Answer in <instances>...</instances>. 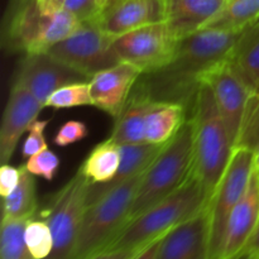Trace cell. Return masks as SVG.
Segmentation results:
<instances>
[{"label":"cell","mask_w":259,"mask_h":259,"mask_svg":"<svg viewBox=\"0 0 259 259\" xmlns=\"http://www.w3.org/2000/svg\"><path fill=\"white\" fill-rule=\"evenodd\" d=\"M91 187L93 184L78 168L53 196L46 218L53 235V250L48 259H72L83 214L90 204Z\"/></svg>","instance_id":"cell-8"},{"label":"cell","mask_w":259,"mask_h":259,"mask_svg":"<svg viewBox=\"0 0 259 259\" xmlns=\"http://www.w3.org/2000/svg\"><path fill=\"white\" fill-rule=\"evenodd\" d=\"M29 219H3L0 230V259H34L25 243Z\"/></svg>","instance_id":"cell-26"},{"label":"cell","mask_w":259,"mask_h":259,"mask_svg":"<svg viewBox=\"0 0 259 259\" xmlns=\"http://www.w3.org/2000/svg\"><path fill=\"white\" fill-rule=\"evenodd\" d=\"M96 2H98V4H99V7H100V9L103 10L104 8H105L106 5L109 4V2H110V0H96Z\"/></svg>","instance_id":"cell-40"},{"label":"cell","mask_w":259,"mask_h":259,"mask_svg":"<svg viewBox=\"0 0 259 259\" xmlns=\"http://www.w3.org/2000/svg\"><path fill=\"white\" fill-rule=\"evenodd\" d=\"M120 166V149L110 138L94 147L80 169L93 185L109 184Z\"/></svg>","instance_id":"cell-23"},{"label":"cell","mask_w":259,"mask_h":259,"mask_svg":"<svg viewBox=\"0 0 259 259\" xmlns=\"http://www.w3.org/2000/svg\"><path fill=\"white\" fill-rule=\"evenodd\" d=\"M228 0H166V20L177 39L201 29Z\"/></svg>","instance_id":"cell-19"},{"label":"cell","mask_w":259,"mask_h":259,"mask_svg":"<svg viewBox=\"0 0 259 259\" xmlns=\"http://www.w3.org/2000/svg\"><path fill=\"white\" fill-rule=\"evenodd\" d=\"M25 243L34 259H48L53 250V235L47 220H28L25 227Z\"/></svg>","instance_id":"cell-28"},{"label":"cell","mask_w":259,"mask_h":259,"mask_svg":"<svg viewBox=\"0 0 259 259\" xmlns=\"http://www.w3.org/2000/svg\"><path fill=\"white\" fill-rule=\"evenodd\" d=\"M186 111L187 108L182 104L158 101L147 118V143L166 144L171 141L187 120Z\"/></svg>","instance_id":"cell-21"},{"label":"cell","mask_w":259,"mask_h":259,"mask_svg":"<svg viewBox=\"0 0 259 259\" xmlns=\"http://www.w3.org/2000/svg\"><path fill=\"white\" fill-rule=\"evenodd\" d=\"M258 18L259 0H229L202 28L242 32Z\"/></svg>","instance_id":"cell-25"},{"label":"cell","mask_w":259,"mask_h":259,"mask_svg":"<svg viewBox=\"0 0 259 259\" xmlns=\"http://www.w3.org/2000/svg\"><path fill=\"white\" fill-rule=\"evenodd\" d=\"M254 172V151L237 146L209 202L210 259H219L232 211L244 196Z\"/></svg>","instance_id":"cell-7"},{"label":"cell","mask_w":259,"mask_h":259,"mask_svg":"<svg viewBox=\"0 0 259 259\" xmlns=\"http://www.w3.org/2000/svg\"><path fill=\"white\" fill-rule=\"evenodd\" d=\"M240 259H243V258H240Z\"/></svg>","instance_id":"cell-41"},{"label":"cell","mask_w":259,"mask_h":259,"mask_svg":"<svg viewBox=\"0 0 259 259\" xmlns=\"http://www.w3.org/2000/svg\"><path fill=\"white\" fill-rule=\"evenodd\" d=\"M243 259H259V224L242 255Z\"/></svg>","instance_id":"cell-35"},{"label":"cell","mask_w":259,"mask_h":259,"mask_svg":"<svg viewBox=\"0 0 259 259\" xmlns=\"http://www.w3.org/2000/svg\"><path fill=\"white\" fill-rule=\"evenodd\" d=\"M228 2H229V0H228Z\"/></svg>","instance_id":"cell-42"},{"label":"cell","mask_w":259,"mask_h":259,"mask_svg":"<svg viewBox=\"0 0 259 259\" xmlns=\"http://www.w3.org/2000/svg\"><path fill=\"white\" fill-rule=\"evenodd\" d=\"M200 83H205L212 91L220 115L235 147L248 101L253 93L228 60L222 61L205 71L200 77Z\"/></svg>","instance_id":"cell-11"},{"label":"cell","mask_w":259,"mask_h":259,"mask_svg":"<svg viewBox=\"0 0 259 259\" xmlns=\"http://www.w3.org/2000/svg\"><path fill=\"white\" fill-rule=\"evenodd\" d=\"M240 32L202 28L179 40L172 62L148 73L142 86L156 101L179 103L191 108L205 71L229 58Z\"/></svg>","instance_id":"cell-1"},{"label":"cell","mask_w":259,"mask_h":259,"mask_svg":"<svg viewBox=\"0 0 259 259\" xmlns=\"http://www.w3.org/2000/svg\"><path fill=\"white\" fill-rule=\"evenodd\" d=\"M254 171H255V175H257V179L259 182V143H258L257 149H255L254 152Z\"/></svg>","instance_id":"cell-39"},{"label":"cell","mask_w":259,"mask_h":259,"mask_svg":"<svg viewBox=\"0 0 259 259\" xmlns=\"http://www.w3.org/2000/svg\"><path fill=\"white\" fill-rule=\"evenodd\" d=\"M82 73L53 60L47 53L24 55L17 70L14 82L24 86L34 98L46 106V101L57 89L67 83L86 81Z\"/></svg>","instance_id":"cell-12"},{"label":"cell","mask_w":259,"mask_h":259,"mask_svg":"<svg viewBox=\"0 0 259 259\" xmlns=\"http://www.w3.org/2000/svg\"><path fill=\"white\" fill-rule=\"evenodd\" d=\"M63 9L75 15L80 23L98 20L101 14L96 0H65Z\"/></svg>","instance_id":"cell-32"},{"label":"cell","mask_w":259,"mask_h":259,"mask_svg":"<svg viewBox=\"0 0 259 259\" xmlns=\"http://www.w3.org/2000/svg\"><path fill=\"white\" fill-rule=\"evenodd\" d=\"M166 20V0H110L98 23L113 38Z\"/></svg>","instance_id":"cell-15"},{"label":"cell","mask_w":259,"mask_h":259,"mask_svg":"<svg viewBox=\"0 0 259 259\" xmlns=\"http://www.w3.org/2000/svg\"><path fill=\"white\" fill-rule=\"evenodd\" d=\"M50 124V120H34L32 125L28 129V137L23 143L22 154L24 158H29V157L34 156L38 152L43 151L47 148V142H46L45 131L47 125Z\"/></svg>","instance_id":"cell-30"},{"label":"cell","mask_w":259,"mask_h":259,"mask_svg":"<svg viewBox=\"0 0 259 259\" xmlns=\"http://www.w3.org/2000/svg\"><path fill=\"white\" fill-rule=\"evenodd\" d=\"M209 202L210 197L192 172L186 182L171 196L126 224L105 250L142 249L194 217Z\"/></svg>","instance_id":"cell-3"},{"label":"cell","mask_w":259,"mask_h":259,"mask_svg":"<svg viewBox=\"0 0 259 259\" xmlns=\"http://www.w3.org/2000/svg\"><path fill=\"white\" fill-rule=\"evenodd\" d=\"M191 109L190 118L195 131L192 172L211 199L229 163L234 144L209 86H199Z\"/></svg>","instance_id":"cell-2"},{"label":"cell","mask_w":259,"mask_h":259,"mask_svg":"<svg viewBox=\"0 0 259 259\" xmlns=\"http://www.w3.org/2000/svg\"><path fill=\"white\" fill-rule=\"evenodd\" d=\"M141 176L113 187H104L90 201L83 214L72 259H89L109 247L128 224L129 210L138 190Z\"/></svg>","instance_id":"cell-5"},{"label":"cell","mask_w":259,"mask_h":259,"mask_svg":"<svg viewBox=\"0 0 259 259\" xmlns=\"http://www.w3.org/2000/svg\"><path fill=\"white\" fill-rule=\"evenodd\" d=\"M81 23L66 9L43 14L37 2L4 18L3 45L10 52L24 55L47 53L55 45L70 37Z\"/></svg>","instance_id":"cell-6"},{"label":"cell","mask_w":259,"mask_h":259,"mask_svg":"<svg viewBox=\"0 0 259 259\" xmlns=\"http://www.w3.org/2000/svg\"><path fill=\"white\" fill-rule=\"evenodd\" d=\"M157 104L158 101L153 100L138 81L132 91L128 103L125 104L118 118H115L113 133L110 136L111 141L118 146L147 143V118L156 108Z\"/></svg>","instance_id":"cell-18"},{"label":"cell","mask_w":259,"mask_h":259,"mask_svg":"<svg viewBox=\"0 0 259 259\" xmlns=\"http://www.w3.org/2000/svg\"><path fill=\"white\" fill-rule=\"evenodd\" d=\"M163 237H164V235H163ZM163 237H162V238H163ZM162 238H158L157 240L152 242L151 244H148L147 247H144L143 249H142L141 252H139L138 254H137L133 259H156L157 250H158L159 243H161Z\"/></svg>","instance_id":"cell-37"},{"label":"cell","mask_w":259,"mask_h":259,"mask_svg":"<svg viewBox=\"0 0 259 259\" xmlns=\"http://www.w3.org/2000/svg\"><path fill=\"white\" fill-rule=\"evenodd\" d=\"M194 123L191 118H187L179 133L167 142L159 156L143 174L129 210L128 224L171 196L186 182L194 168Z\"/></svg>","instance_id":"cell-4"},{"label":"cell","mask_w":259,"mask_h":259,"mask_svg":"<svg viewBox=\"0 0 259 259\" xmlns=\"http://www.w3.org/2000/svg\"><path fill=\"white\" fill-rule=\"evenodd\" d=\"M22 175V167L17 168L4 163L0 167V195L7 197L18 186Z\"/></svg>","instance_id":"cell-33"},{"label":"cell","mask_w":259,"mask_h":259,"mask_svg":"<svg viewBox=\"0 0 259 259\" xmlns=\"http://www.w3.org/2000/svg\"><path fill=\"white\" fill-rule=\"evenodd\" d=\"M141 75L143 73L138 68L125 62L95 73L89 80L93 105L118 118Z\"/></svg>","instance_id":"cell-16"},{"label":"cell","mask_w":259,"mask_h":259,"mask_svg":"<svg viewBox=\"0 0 259 259\" xmlns=\"http://www.w3.org/2000/svg\"><path fill=\"white\" fill-rule=\"evenodd\" d=\"M259 224V182L255 171L228 222L219 259H240Z\"/></svg>","instance_id":"cell-17"},{"label":"cell","mask_w":259,"mask_h":259,"mask_svg":"<svg viewBox=\"0 0 259 259\" xmlns=\"http://www.w3.org/2000/svg\"><path fill=\"white\" fill-rule=\"evenodd\" d=\"M179 39L166 22L153 23L114 39L120 62L138 68L143 75L157 72L172 62Z\"/></svg>","instance_id":"cell-10"},{"label":"cell","mask_w":259,"mask_h":259,"mask_svg":"<svg viewBox=\"0 0 259 259\" xmlns=\"http://www.w3.org/2000/svg\"><path fill=\"white\" fill-rule=\"evenodd\" d=\"M33 2H37V0H9L7 7V12H5V17H9V15L14 14L15 12H18L22 8L27 7L28 4Z\"/></svg>","instance_id":"cell-38"},{"label":"cell","mask_w":259,"mask_h":259,"mask_svg":"<svg viewBox=\"0 0 259 259\" xmlns=\"http://www.w3.org/2000/svg\"><path fill=\"white\" fill-rule=\"evenodd\" d=\"M156 259H210L209 205L162 238Z\"/></svg>","instance_id":"cell-13"},{"label":"cell","mask_w":259,"mask_h":259,"mask_svg":"<svg viewBox=\"0 0 259 259\" xmlns=\"http://www.w3.org/2000/svg\"><path fill=\"white\" fill-rule=\"evenodd\" d=\"M45 106L23 85L13 82L0 126V162L8 163L12 158L19 139Z\"/></svg>","instance_id":"cell-14"},{"label":"cell","mask_w":259,"mask_h":259,"mask_svg":"<svg viewBox=\"0 0 259 259\" xmlns=\"http://www.w3.org/2000/svg\"><path fill=\"white\" fill-rule=\"evenodd\" d=\"M143 249V248H142ZM142 249H109L103 250L89 259H133Z\"/></svg>","instance_id":"cell-34"},{"label":"cell","mask_w":259,"mask_h":259,"mask_svg":"<svg viewBox=\"0 0 259 259\" xmlns=\"http://www.w3.org/2000/svg\"><path fill=\"white\" fill-rule=\"evenodd\" d=\"M3 199V219H32L38 206L34 175L23 166L18 186Z\"/></svg>","instance_id":"cell-24"},{"label":"cell","mask_w":259,"mask_h":259,"mask_svg":"<svg viewBox=\"0 0 259 259\" xmlns=\"http://www.w3.org/2000/svg\"><path fill=\"white\" fill-rule=\"evenodd\" d=\"M93 105L90 83L88 81L67 83L57 89L46 101V106L53 109H70L76 106Z\"/></svg>","instance_id":"cell-27"},{"label":"cell","mask_w":259,"mask_h":259,"mask_svg":"<svg viewBox=\"0 0 259 259\" xmlns=\"http://www.w3.org/2000/svg\"><path fill=\"white\" fill-rule=\"evenodd\" d=\"M166 144H120V166L116 176L105 187H113L133 177L141 176L151 167Z\"/></svg>","instance_id":"cell-22"},{"label":"cell","mask_w":259,"mask_h":259,"mask_svg":"<svg viewBox=\"0 0 259 259\" xmlns=\"http://www.w3.org/2000/svg\"><path fill=\"white\" fill-rule=\"evenodd\" d=\"M24 167L34 176L43 177L46 181H52L60 168V158L55 152L46 148L29 157Z\"/></svg>","instance_id":"cell-29"},{"label":"cell","mask_w":259,"mask_h":259,"mask_svg":"<svg viewBox=\"0 0 259 259\" xmlns=\"http://www.w3.org/2000/svg\"><path fill=\"white\" fill-rule=\"evenodd\" d=\"M89 134V128L83 121L70 120L66 121L56 133L53 142L58 147H67L85 139Z\"/></svg>","instance_id":"cell-31"},{"label":"cell","mask_w":259,"mask_h":259,"mask_svg":"<svg viewBox=\"0 0 259 259\" xmlns=\"http://www.w3.org/2000/svg\"><path fill=\"white\" fill-rule=\"evenodd\" d=\"M228 61L249 90L259 95V18L240 32Z\"/></svg>","instance_id":"cell-20"},{"label":"cell","mask_w":259,"mask_h":259,"mask_svg":"<svg viewBox=\"0 0 259 259\" xmlns=\"http://www.w3.org/2000/svg\"><path fill=\"white\" fill-rule=\"evenodd\" d=\"M114 39L104 32L98 20L82 22L66 39L53 46L47 55L90 80L95 73L118 65Z\"/></svg>","instance_id":"cell-9"},{"label":"cell","mask_w":259,"mask_h":259,"mask_svg":"<svg viewBox=\"0 0 259 259\" xmlns=\"http://www.w3.org/2000/svg\"><path fill=\"white\" fill-rule=\"evenodd\" d=\"M65 4V0H37V5L43 14H52L61 10Z\"/></svg>","instance_id":"cell-36"}]
</instances>
